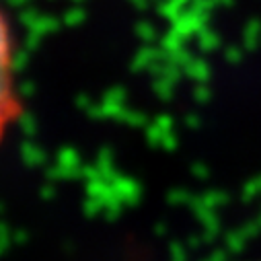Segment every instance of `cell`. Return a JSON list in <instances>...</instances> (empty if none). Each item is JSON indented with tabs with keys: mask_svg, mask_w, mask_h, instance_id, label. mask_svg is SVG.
Instances as JSON below:
<instances>
[{
	"mask_svg": "<svg viewBox=\"0 0 261 261\" xmlns=\"http://www.w3.org/2000/svg\"><path fill=\"white\" fill-rule=\"evenodd\" d=\"M25 111L19 85V39L11 13L0 3V148L21 125Z\"/></svg>",
	"mask_w": 261,
	"mask_h": 261,
	"instance_id": "6da1fadb",
	"label": "cell"
}]
</instances>
